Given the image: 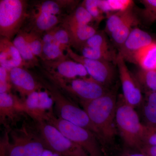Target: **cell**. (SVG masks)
I'll use <instances>...</instances> for the list:
<instances>
[{
	"label": "cell",
	"instance_id": "52a82bcc",
	"mask_svg": "<svg viewBox=\"0 0 156 156\" xmlns=\"http://www.w3.org/2000/svg\"><path fill=\"white\" fill-rule=\"evenodd\" d=\"M48 122L58 129L72 142L83 148L89 156H101V150L97 136L87 128L53 115Z\"/></svg>",
	"mask_w": 156,
	"mask_h": 156
},
{
	"label": "cell",
	"instance_id": "4fadbf2b",
	"mask_svg": "<svg viewBox=\"0 0 156 156\" xmlns=\"http://www.w3.org/2000/svg\"><path fill=\"white\" fill-rule=\"evenodd\" d=\"M9 74L12 87L19 92L22 99L43 88L41 82L24 67L12 69Z\"/></svg>",
	"mask_w": 156,
	"mask_h": 156
},
{
	"label": "cell",
	"instance_id": "603a6c76",
	"mask_svg": "<svg viewBox=\"0 0 156 156\" xmlns=\"http://www.w3.org/2000/svg\"><path fill=\"white\" fill-rule=\"evenodd\" d=\"M94 21L87 9L81 5L78 6L69 14L65 17L62 25L65 27L88 25Z\"/></svg>",
	"mask_w": 156,
	"mask_h": 156
},
{
	"label": "cell",
	"instance_id": "ffe728a7",
	"mask_svg": "<svg viewBox=\"0 0 156 156\" xmlns=\"http://www.w3.org/2000/svg\"><path fill=\"white\" fill-rule=\"evenodd\" d=\"M134 64L141 69L156 72V41L141 48L134 55Z\"/></svg>",
	"mask_w": 156,
	"mask_h": 156
},
{
	"label": "cell",
	"instance_id": "8fae6325",
	"mask_svg": "<svg viewBox=\"0 0 156 156\" xmlns=\"http://www.w3.org/2000/svg\"><path fill=\"white\" fill-rule=\"evenodd\" d=\"M116 64L119 74L124 100L134 108L140 106L144 97L142 89L134 74L127 67L126 60L118 53Z\"/></svg>",
	"mask_w": 156,
	"mask_h": 156
},
{
	"label": "cell",
	"instance_id": "5b68a950",
	"mask_svg": "<svg viewBox=\"0 0 156 156\" xmlns=\"http://www.w3.org/2000/svg\"><path fill=\"white\" fill-rule=\"evenodd\" d=\"M40 82L53 98L59 118L87 128L97 136V131L83 109L80 107L50 82L40 79Z\"/></svg>",
	"mask_w": 156,
	"mask_h": 156
},
{
	"label": "cell",
	"instance_id": "4316f807",
	"mask_svg": "<svg viewBox=\"0 0 156 156\" xmlns=\"http://www.w3.org/2000/svg\"><path fill=\"white\" fill-rule=\"evenodd\" d=\"M133 7L123 11H118L109 15L105 25V32L111 36L120 26L134 16Z\"/></svg>",
	"mask_w": 156,
	"mask_h": 156
},
{
	"label": "cell",
	"instance_id": "f1b7e54d",
	"mask_svg": "<svg viewBox=\"0 0 156 156\" xmlns=\"http://www.w3.org/2000/svg\"><path fill=\"white\" fill-rule=\"evenodd\" d=\"M133 1L129 0H98L101 10L107 17L133 7Z\"/></svg>",
	"mask_w": 156,
	"mask_h": 156
},
{
	"label": "cell",
	"instance_id": "6da1fadb",
	"mask_svg": "<svg viewBox=\"0 0 156 156\" xmlns=\"http://www.w3.org/2000/svg\"><path fill=\"white\" fill-rule=\"evenodd\" d=\"M117 85L100 97L81 104L97 131L98 139L105 142L112 141L117 134Z\"/></svg>",
	"mask_w": 156,
	"mask_h": 156
},
{
	"label": "cell",
	"instance_id": "e0dca14e",
	"mask_svg": "<svg viewBox=\"0 0 156 156\" xmlns=\"http://www.w3.org/2000/svg\"><path fill=\"white\" fill-rule=\"evenodd\" d=\"M75 1H47L37 2L28 10V17H35L39 15H54L62 16L64 9L72 7Z\"/></svg>",
	"mask_w": 156,
	"mask_h": 156
},
{
	"label": "cell",
	"instance_id": "9c48e42d",
	"mask_svg": "<svg viewBox=\"0 0 156 156\" xmlns=\"http://www.w3.org/2000/svg\"><path fill=\"white\" fill-rule=\"evenodd\" d=\"M44 88L43 91L41 89L33 92L21 101V112L28 115L35 122H48L54 115V101L48 91Z\"/></svg>",
	"mask_w": 156,
	"mask_h": 156
},
{
	"label": "cell",
	"instance_id": "7402d4cb",
	"mask_svg": "<svg viewBox=\"0 0 156 156\" xmlns=\"http://www.w3.org/2000/svg\"><path fill=\"white\" fill-rule=\"evenodd\" d=\"M12 42L22 57L25 68H33L39 65L38 59L32 52L24 30L20 31Z\"/></svg>",
	"mask_w": 156,
	"mask_h": 156
},
{
	"label": "cell",
	"instance_id": "e575fe53",
	"mask_svg": "<svg viewBox=\"0 0 156 156\" xmlns=\"http://www.w3.org/2000/svg\"><path fill=\"white\" fill-rule=\"evenodd\" d=\"M144 145H156V126L144 125L143 136Z\"/></svg>",
	"mask_w": 156,
	"mask_h": 156
},
{
	"label": "cell",
	"instance_id": "8992f818",
	"mask_svg": "<svg viewBox=\"0 0 156 156\" xmlns=\"http://www.w3.org/2000/svg\"><path fill=\"white\" fill-rule=\"evenodd\" d=\"M29 5L24 0L0 1V35L12 40L23 28L28 17Z\"/></svg>",
	"mask_w": 156,
	"mask_h": 156
},
{
	"label": "cell",
	"instance_id": "f546056e",
	"mask_svg": "<svg viewBox=\"0 0 156 156\" xmlns=\"http://www.w3.org/2000/svg\"><path fill=\"white\" fill-rule=\"evenodd\" d=\"M105 33V32L97 31L93 36L87 41L84 46L96 49H112Z\"/></svg>",
	"mask_w": 156,
	"mask_h": 156
},
{
	"label": "cell",
	"instance_id": "83f0119b",
	"mask_svg": "<svg viewBox=\"0 0 156 156\" xmlns=\"http://www.w3.org/2000/svg\"><path fill=\"white\" fill-rule=\"evenodd\" d=\"M143 92H156V72L140 68L134 74Z\"/></svg>",
	"mask_w": 156,
	"mask_h": 156
},
{
	"label": "cell",
	"instance_id": "4dcf8cb0",
	"mask_svg": "<svg viewBox=\"0 0 156 156\" xmlns=\"http://www.w3.org/2000/svg\"><path fill=\"white\" fill-rule=\"evenodd\" d=\"M81 5L87 9L96 23L98 24L104 19V14L99 7L98 0H85Z\"/></svg>",
	"mask_w": 156,
	"mask_h": 156
},
{
	"label": "cell",
	"instance_id": "8d00e7d4",
	"mask_svg": "<svg viewBox=\"0 0 156 156\" xmlns=\"http://www.w3.org/2000/svg\"><path fill=\"white\" fill-rule=\"evenodd\" d=\"M140 151L147 156H156V145H144Z\"/></svg>",
	"mask_w": 156,
	"mask_h": 156
},
{
	"label": "cell",
	"instance_id": "9a60e30c",
	"mask_svg": "<svg viewBox=\"0 0 156 156\" xmlns=\"http://www.w3.org/2000/svg\"><path fill=\"white\" fill-rule=\"evenodd\" d=\"M0 66L9 72L14 68H24L22 57L12 41L2 37L0 39Z\"/></svg>",
	"mask_w": 156,
	"mask_h": 156
},
{
	"label": "cell",
	"instance_id": "5bb4252c",
	"mask_svg": "<svg viewBox=\"0 0 156 156\" xmlns=\"http://www.w3.org/2000/svg\"><path fill=\"white\" fill-rule=\"evenodd\" d=\"M154 41L147 32L138 27H135L122 46L118 49V53L126 61L133 63L135 54L141 48L150 44Z\"/></svg>",
	"mask_w": 156,
	"mask_h": 156
},
{
	"label": "cell",
	"instance_id": "7c38bea8",
	"mask_svg": "<svg viewBox=\"0 0 156 156\" xmlns=\"http://www.w3.org/2000/svg\"><path fill=\"white\" fill-rule=\"evenodd\" d=\"M70 58L42 61L44 71L51 75L69 80L90 77L83 65Z\"/></svg>",
	"mask_w": 156,
	"mask_h": 156
},
{
	"label": "cell",
	"instance_id": "7a4b0ae2",
	"mask_svg": "<svg viewBox=\"0 0 156 156\" xmlns=\"http://www.w3.org/2000/svg\"><path fill=\"white\" fill-rule=\"evenodd\" d=\"M46 148L36 128L26 124L6 129L0 140V156H40Z\"/></svg>",
	"mask_w": 156,
	"mask_h": 156
},
{
	"label": "cell",
	"instance_id": "d6a6232c",
	"mask_svg": "<svg viewBox=\"0 0 156 156\" xmlns=\"http://www.w3.org/2000/svg\"><path fill=\"white\" fill-rule=\"evenodd\" d=\"M24 31L27 40L32 52L35 56L37 58H41L43 49V41L41 37L31 32Z\"/></svg>",
	"mask_w": 156,
	"mask_h": 156
},
{
	"label": "cell",
	"instance_id": "2e32d148",
	"mask_svg": "<svg viewBox=\"0 0 156 156\" xmlns=\"http://www.w3.org/2000/svg\"><path fill=\"white\" fill-rule=\"evenodd\" d=\"M65 17L54 15H39L27 17L28 23L22 30L31 32L42 37L43 34L53 29L61 24Z\"/></svg>",
	"mask_w": 156,
	"mask_h": 156
},
{
	"label": "cell",
	"instance_id": "d6986e66",
	"mask_svg": "<svg viewBox=\"0 0 156 156\" xmlns=\"http://www.w3.org/2000/svg\"><path fill=\"white\" fill-rule=\"evenodd\" d=\"M22 99L11 92L0 93V121L5 126L7 121H13L21 112Z\"/></svg>",
	"mask_w": 156,
	"mask_h": 156
},
{
	"label": "cell",
	"instance_id": "f35d334b",
	"mask_svg": "<svg viewBox=\"0 0 156 156\" xmlns=\"http://www.w3.org/2000/svg\"><path fill=\"white\" fill-rule=\"evenodd\" d=\"M40 156H62L49 149H45Z\"/></svg>",
	"mask_w": 156,
	"mask_h": 156
},
{
	"label": "cell",
	"instance_id": "1f68e13d",
	"mask_svg": "<svg viewBox=\"0 0 156 156\" xmlns=\"http://www.w3.org/2000/svg\"><path fill=\"white\" fill-rule=\"evenodd\" d=\"M144 8L141 11L143 19L148 23L156 21V0H142Z\"/></svg>",
	"mask_w": 156,
	"mask_h": 156
},
{
	"label": "cell",
	"instance_id": "ac0fdd59",
	"mask_svg": "<svg viewBox=\"0 0 156 156\" xmlns=\"http://www.w3.org/2000/svg\"><path fill=\"white\" fill-rule=\"evenodd\" d=\"M41 61H54L69 58L67 49L56 41L50 31L43 34Z\"/></svg>",
	"mask_w": 156,
	"mask_h": 156
},
{
	"label": "cell",
	"instance_id": "cb8c5ba5",
	"mask_svg": "<svg viewBox=\"0 0 156 156\" xmlns=\"http://www.w3.org/2000/svg\"><path fill=\"white\" fill-rule=\"evenodd\" d=\"M144 125L156 126V92L145 93L141 105Z\"/></svg>",
	"mask_w": 156,
	"mask_h": 156
},
{
	"label": "cell",
	"instance_id": "3957f363",
	"mask_svg": "<svg viewBox=\"0 0 156 156\" xmlns=\"http://www.w3.org/2000/svg\"><path fill=\"white\" fill-rule=\"evenodd\" d=\"M117 129L126 145L140 151L143 146L144 125L135 108L126 103L122 95L118 96L115 114Z\"/></svg>",
	"mask_w": 156,
	"mask_h": 156
},
{
	"label": "cell",
	"instance_id": "484cf974",
	"mask_svg": "<svg viewBox=\"0 0 156 156\" xmlns=\"http://www.w3.org/2000/svg\"><path fill=\"white\" fill-rule=\"evenodd\" d=\"M81 55L87 58L95 60L113 62L116 64L118 53L112 49H101L83 46L80 49Z\"/></svg>",
	"mask_w": 156,
	"mask_h": 156
},
{
	"label": "cell",
	"instance_id": "d4e9b609",
	"mask_svg": "<svg viewBox=\"0 0 156 156\" xmlns=\"http://www.w3.org/2000/svg\"><path fill=\"white\" fill-rule=\"evenodd\" d=\"M139 19L135 14L130 19L120 26L111 35L113 42L119 49L129 36L133 29L137 27Z\"/></svg>",
	"mask_w": 156,
	"mask_h": 156
},
{
	"label": "cell",
	"instance_id": "30bf717a",
	"mask_svg": "<svg viewBox=\"0 0 156 156\" xmlns=\"http://www.w3.org/2000/svg\"><path fill=\"white\" fill-rule=\"evenodd\" d=\"M67 52L69 58L83 65L89 76L95 81L107 88L113 82L115 71L112 63L86 58L75 53L71 48H67Z\"/></svg>",
	"mask_w": 156,
	"mask_h": 156
},
{
	"label": "cell",
	"instance_id": "74e56055",
	"mask_svg": "<svg viewBox=\"0 0 156 156\" xmlns=\"http://www.w3.org/2000/svg\"><path fill=\"white\" fill-rule=\"evenodd\" d=\"M120 156H147L142 152L134 150V151H127Z\"/></svg>",
	"mask_w": 156,
	"mask_h": 156
},
{
	"label": "cell",
	"instance_id": "ba28073f",
	"mask_svg": "<svg viewBox=\"0 0 156 156\" xmlns=\"http://www.w3.org/2000/svg\"><path fill=\"white\" fill-rule=\"evenodd\" d=\"M35 122L36 128L47 148L62 156H89L83 148L69 139L50 123L46 121Z\"/></svg>",
	"mask_w": 156,
	"mask_h": 156
},
{
	"label": "cell",
	"instance_id": "836d02e7",
	"mask_svg": "<svg viewBox=\"0 0 156 156\" xmlns=\"http://www.w3.org/2000/svg\"><path fill=\"white\" fill-rule=\"evenodd\" d=\"M56 41L65 49L70 48V38L69 34L64 27L59 24L50 31Z\"/></svg>",
	"mask_w": 156,
	"mask_h": 156
},
{
	"label": "cell",
	"instance_id": "d590c367",
	"mask_svg": "<svg viewBox=\"0 0 156 156\" xmlns=\"http://www.w3.org/2000/svg\"><path fill=\"white\" fill-rule=\"evenodd\" d=\"M12 88L9 71L0 66V93L11 92Z\"/></svg>",
	"mask_w": 156,
	"mask_h": 156
},
{
	"label": "cell",
	"instance_id": "44dd1931",
	"mask_svg": "<svg viewBox=\"0 0 156 156\" xmlns=\"http://www.w3.org/2000/svg\"><path fill=\"white\" fill-rule=\"evenodd\" d=\"M64 27L69 34L71 47L79 50L97 31L96 27L90 24Z\"/></svg>",
	"mask_w": 156,
	"mask_h": 156
},
{
	"label": "cell",
	"instance_id": "277c9868",
	"mask_svg": "<svg viewBox=\"0 0 156 156\" xmlns=\"http://www.w3.org/2000/svg\"><path fill=\"white\" fill-rule=\"evenodd\" d=\"M44 73L52 84L62 92L78 99L80 104L98 98L109 90L90 77L69 80Z\"/></svg>",
	"mask_w": 156,
	"mask_h": 156
}]
</instances>
